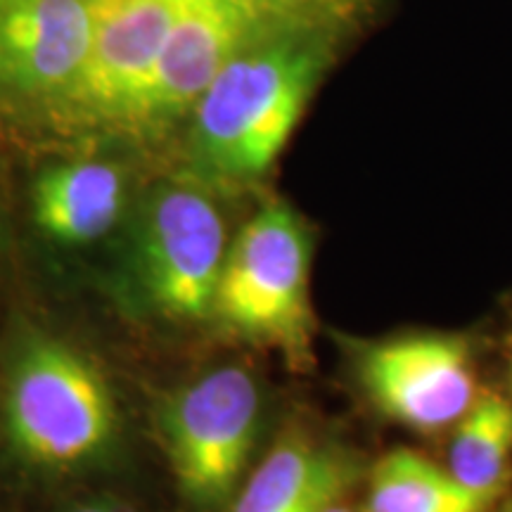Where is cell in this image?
<instances>
[{
  "instance_id": "cell-15",
  "label": "cell",
  "mask_w": 512,
  "mask_h": 512,
  "mask_svg": "<svg viewBox=\"0 0 512 512\" xmlns=\"http://www.w3.org/2000/svg\"><path fill=\"white\" fill-rule=\"evenodd\" d=\"M323 512H356V510H351V508H347V505H342V501H337V503L328 505Z\"/></svg>"
},
{
  "instance_id": "cell-16",
  "label": "cell",
  "mask_w": 512,
  "mask_h": 512,
  "mask_svg": "<svg viewBox=\"0 0 512 512\" xmlns=\"http://www.w3.org/2000/svg\"><path fill=\"white\" fill-rule=\"evenodd\" d=\"M491 512V510H489ZM494 512H512V501H508L505 505H501V508H496Z\"/></svg>"
},
{
  "instance_id": "cell-10",
  "label": "cell",
  "mask_w": 512,
  "mask_h": 512,
  "mask_svg": "<svg viewBox=\"0 0 512 512\" xmlns=\"http://www.w3.org/2000/svg\"><path fill=\"white\" fill-rule=\"evenodd\" d=\"M133 200L124 164L72 157L38 171L29 190V216L50 245L86 249L119 235Z\"/></svg>"
},
{
  "instance_id": "cell-2",
  "label": "cell",
  "mask_w": 512,
  "mask_h": 512,
  "mask_svg": "<svg viewBox=\"0 0 512 512\" xmlns=\"http://www.w3.org/2000/svg\"><path fill=\"white\" fill-rule=\"evenodd\" d=\"M356 19H313L233 57L183 121L185 171L219 192L264 181Z\"/></svg>"
},
{
  "instance_id": "cell-4",
  "label": "cell",
  "mask_w": 512,
  "mask_h": 512,
  "mask_svg": "<svg viewBox=\"0 0 512 512\" xmlns=\"http://www.w3.org/2000/svg\"><path fill=\"white\" fill-rule=\"evenodd\" d=\"M311 259L313 230L304 216L285 200L264 202L230 240L211 325L306 368L313 347Z\"/></svg>"
},
{
  "instance_id": "cell-7",
  "label": "cell",
  "mask_w": 512,
  "mask_h": 512,
  "mask_svg": "<svg viewBox=\"0 0 512 512\" xmlns=\"http://www.w3.org/2000/svg\"><path fill=\"white\" fill-rule=\"evenodd\" d=\"M192 0H95L88 60L67 93L38 117L72 138H124L128 121Z\"/></svg>"
},
{
  "instance_id": "cell-11",
  "label": "cell",
  "mask_w": 512,
  "mask_h": 512,
  "mask_svg": "<svg viewBox=\"0 0 512 512\" xmlns=\"http://www.w3.org/2000/svg\"><path fill=\"white\" fill-rule=\"evenodd\" d=\"M358 479V458L335 439L297 425L249 470L226 512H323Z\"/></svg>"
},
{
  "instance_id": "cell-13",
  "label": "cell",
  "mask_w": 512,
  "mask_h": 512,
  "mask_svg": "<svg viewBox=\"0 0 512 512\" xmlns=\"http://www.w3.org/2000/svg\"><path fill=\"white\" fill-rule=\"evenodd\" d=\"M446 467L467 489L498 501L512 467V401L496 392L477 396L456 422Z\"/></svg>"
},
{
  "instance_id": "cell-14",
  "label": "cell",
  "mask_w": 512,
  "mask_h": 512,
  "mask_svg": "<svg viewBox=\"0 0 512 512\" xmlns=\"http://www.w3.org/2000/svg\"><path fill=\"white\" fill-rule=\"evenodd\" d=\"M10 512H140V510H136L131 503L121 501V498L112 494H88V496L67 498V501L46 505V508L10 510Z\"/></svg>"
},
{
  "instance_id": "cell-9",
  "label": "cell",
  "mask_w": 512,
  "mask_h": 512,
  "mask_svg": "<svg viewBox=\"0 0 512 512\" xmlns=\"http://www.w3.org/2000/svg\"><path fill=\"white\" fill-rule=\"evenodd\" d=\"M95 0H0V107L38 119L79 79Z\"/></svg>"
},
{
  "instance_id": "cell-12",
  "label": "cell",
  "mask_w": 512,
  "mask_h": 512,
  "mask_svg": "<svg viewBox=\"0 0 512 512\" xmlns=\"http://www.w3.org/2000/svg\"><path fill=\"white\" fill-rule=\"evenodd\" d=\"M494 503L460 484L448 467L411 448H394L370 470L363 512H489Z\"/></svg>"
},
{
  "instance_id": "cell-1",
  "label": "cell",
  "mask_w": 512,
  "mask_h": 512,
  "mask_svg": "<svg viewBox=\"0 0 512 512\" xmlns=\"http://www.w3.org/2000/svg\"><path fill=\"white\" fill-rule=\"evenodd\" d=\"M124 411L105 363L17 313L0 339V460L19 482L62 486L117 465Z\"/></svg>"
},
{
  "instance_id": "cell-3",
  "label": "cell",
  "mask_w": 512,
  "mask_h": 512,
  "mask_svg": "<svg viewBox=\"0 0 512 512\" xmlns=\"http://www.w3.org/2000/svg\"><path fill=\"white\" fill-rule=\"evenodd\" d=\"M221 195L188 171L138 192L117 235L107 280L121 313L162 330L214 323L233 240Z\"/></svg>"
},
{
  "instance_id": "cell-8",
  "label": "cell",
  "mask_w": 512,
  "mask_h": 512,
  "mask_svg": "<svg viewBox=\"0 0 512 512\" xmlns=\"http://www.w3.org/2000/svg\"><path fill=\"white\" fill-rule=\"evenodd\" d=\"M354 370L380 411L415 432L456 425L477 401V368L465 339L411 335L356 349Z\"/></svg>"
},
{
  "instance_id": "cell-5",
  "label": "cell",
  "mask_w": 512,
  "mask_h": 512,
  "mask_svg": "<svg viewBox=\"0 0 512 512\" xmlns=\"http://www.w3.org/2000/svg\"><path fill=\"white\" fill-rule=\"evenodd\" d=\"M266 394L252 368L221 363L159 396L155 430L190 512H226L249 475Z\"/></svg>"
},
{
  "instance_id": "cell-6",
  "label": "cell",
  "mask_w": 512,
  "mask_h": 512,
  "mask_svg": "<svg viewBox=\"0 0 512 512\" xmlns=\"http://www.w3.org/2000/svg\"><path fill=\"white\" fill-rule=\"evenodd\" d=\"M368 0H192L169 38L124 138L150 140L183 124L226 64L280 31L325 17H361Z\"/></svg>"
}]
</instances>
